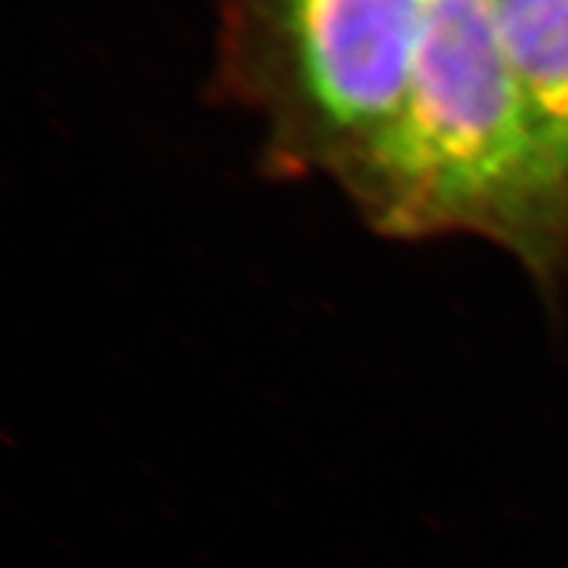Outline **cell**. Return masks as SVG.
Instances as JSON below:
<instances>
[{
	"mask_svg": "<svg viewBox=\"0 0 568 568\" xmlns=\"http://www.w3.org/2000/svg\"><path fill=\"white\" fill-rule=\"evenodd\" d=\"M339 180L395 237L477 232L537 268L568 251V182L531 122L493 0H426L403 109Z\"/></svg>",
	"mask_w": 568,
	"mask_h": 568,
	"instance_id": "cell-1",
	"label": "cell"
},
{
	"mask_svg": "<svg viewBox=\"0 0 568 568\" xmlns=\"http://www.w3.org/2000/svg\"><path fill=\"white\" fill-rule=\"evenodd\" d=\"M529 116L568 182V0H493Z\"/></svg>",
	"mask_w": 568,
	"mask_h": 568,
	"instance_id": "cell-3",
	"label": "cell"
},
{
	"mask_svg": "<svg viewBox=\"0 0 568 568\" xmlns=\"http://www.w3.org/2000/svg\"><path fill=\"white\" fill-rule=\"evenodd\" d=\"M426 0H251L234 80L280 153L337 176L406 101Z\"/></svg>",
	"mask_w": 568,
	"mask_h": 568,
	"instance_id": "cell-2",
	"label": "cell"
}]
</instances>
